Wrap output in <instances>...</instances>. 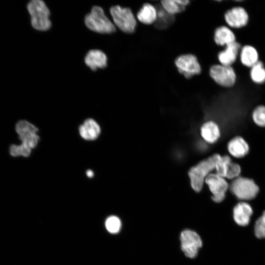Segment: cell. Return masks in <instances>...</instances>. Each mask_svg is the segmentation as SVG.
<instances>
[{"instance_id": "obj_1", "label": "cell", "mask_w": 265, "mask_h": 265, "mask_svg": "<svg viewBox=\"0 0 265 265\" xmlns=\"http://www.w3.org/2000/svg\"><path fill=\"white\" fill-rule=\"evenodd\" d=\"M220 157L218 154H213L190 168L188 174L191 187L195 191L201 190L206 178L215 170L216 162Z\"/></svg>"}, {"instance_id": "obj_2", "label": "cell", "mask_w": 265, "mask_h": 265, "mask_svg": "<svg viewBox=\"0 0 265 265\" xmlns=\"http://www.w3.org/2000/svg\"><path fill=\"white\" fill-rule=\"evenodd\" d=\"M27 8L31 16V25L34 28L45 31L51 27L50 12L43 1L32 0L28 3Z\"/></svg>"}, {"instance_id": "obj_3", "label": "cell", "mask_w": 265, "mask_h": 265, "mask_svg": "<svg viewBox=\"0 0 265 265\" xmlns=\"http://www.w3.org/2000/svg\"><path fill=\"white\" fill-rule=\"evenodd\" d=\"M85 24L90 30L101 33H111L115 31V27L105 15L102 8L95 6L91 12L86 15Z\"/></svg>"}, {"instance_id": "obj_4", "label": "cell", "mask_w": 265, "mask_h": 265, "mask_svg": "<svg viewBox=\"0 0 265 265\" xmlns=\"http://www.w3.org/2000/svg\"><path fill=\"white\" fill-rule=\"evenodd\" d=\"M15 131L21 141L19 145L31 152L37 146L40 139L37 128L29 122L22 120L16 123Z\"/></svg>"}, {"instance_id": "obj_5", "label": "cell", "mask_w": 265, "mask_h": 265, "mask_svg": "<svg viewBox=\"0 0 265 265\" xmlns=\"http://www.w3.org/2000/svg\"><path fill=\"white\" fill-rule=\"evenodd\" d=\"M230 189L234 195L241 200H251L259 191V187L253 180L241 176L232 180Z\"/></svg>"}, {"instance_id": "obj_6", "label": "cell", "mask_w": 265, "mask_h": 265, "mask_svg": "<svg viewBox=\"0 0 265 265\" xmlns=\"http://www.w3.org/2000/svg\"><path fill=\"white\" fill-rule=\"evenodd\" d=\"M110 13L114 24L122 31L131 33L134 31L136 22L130 8L114 6L110 8Z\"/></svg>"}, {"instance_id": "obj_7", "label": "cell", "mask_w": 265, "mask_h": 265, "mask_svg": "<svg viewBox=\"0 0 265 265\" xmlns=\"http://www.w3.org/2000/svg\"><path fill=\"white\" fill-rule=\"evenodd\" d=\"M180 240L182 251L189 258L195 257L199 248L202 246V241L199 235L189 229L182 232Z\"/></svg>"}, {"instance_id": "obj_8", "label": "cell", "mask_w": 265, "mask_h": 265, "mask_svg": "<svg viewBox=\"0 0 265 265\" xmlns=\"http://www.w3.org/2000/svg\"><path fill=\"white\" fill-rule=\"evenodd\" d=\"M205 183L212 193V200L216 203L222 202L225 197L229 185L225 178L215 173H211L206 178Z\"/></svg>"}, {"instance_id": "obj_9", "label": "cell", "mask_w": 265, "mask_h": 265, "mask_svg": "<svg viewBox=\"0 0 265 265\" xmlns=\"http://www.w3.org/2000/svg\"><path fill=\"white\" fill-rule=\"evenodd\" d=\"M210 75L217 84L224 87L232 86L236 80L235 72L231 66L213 65L210 68Z\"/></svg>"}, {"instance_id": "obj_10", "label": "cell", "mask_w": 265, "mask_h": 265, "mask_svg": "<svg viewBox=\"0 0 265 265\" xmlns=\"http://www.w3.org/2000/svg\"><path fill=\"white\" fill-rule=\"evenodd\" d=\"M175 65L178 71L186 78L200 73L201 66L196 57L191 54L182 55L176 58Z\"/></svg>"}, {"instance_id": "obj_11", "label": "cell", "mask_w": 265, "mask_h": 265, "mask_svg": "<svg viewBox=\"0 0 265 265\" xmlns=\"http://www.w3.org/2000/svg\"><path fill=\"white\" fill-rule=\"evenodd\" d=\"M225 19L229 26L235 28H239L247 24L248 16L243 8L235 7L226 12Z\"/></svg>"}, {"instance_id": "obj_12", "label": "cell", "mask_w": 265, "mask_h": 265, "mask_svg": "<svg viewBox=\"0 0 265 265\" xmlns=\"http://www.w3.org/2000/svg\"><path fill=\"white\" fill-rule=\"evenodd\" d=\"M227 149L233 157L242 158L249 153L250 148L249 144L242 137L236 136L228 142Z\"/></svg>"}, {"instance_id": "obj_13", "label": "cell", "mask_w": 265, "mask_h": 265, "mask_svg": "<svg viewBox=\"0 0 265 265\" xmlns=\"http://www.w3.org/2000/svg\"><path fill=\"white\" fill-rule=\"evenodd\" d=\"M80 136L84 140L92 141L96 139L101 133L98 123L92 118L86 119L79 128Z\"/></svg>"}, {"instance_id": "obj_14", "label": "cell", "mask_w": 265, "mask_h": 265, "mask_svg": "<svg viewBox=\"0 0 265 265\" xmlns=\"http://www.w3.org/2000/svg\"><path fill=\"white\" fill-rule=\"evenodd\" d=\"M253 210L250 205L245 202L238 203L233 210L235 222L239 225L244 226L249 223Z\"/></svg>"}, {"instance_id": "obj_15", "label": "cell", "mask_w": 265, "mask_h": 265, "mask_svg": "<svg viewBox=\"0 0 265 265\" xmlns=\"http://www.w3.org/2000/svg\"><path fill=\"white\" fill-rule=\"evenodd\" d=\"M84 61L86 65L93 71L97 68H104L107 65L106 55L98 50L89 51L85 57Z\"/></svg>"}, {"instance_id": "obj_16", "label": "cell", "mask_w": 265, "mask_h": 265, "mask_svg": "<svg viewBox=\"0 0 265 265\" xmlns=\"http://www.w3.org/2000/svg\"><path fill=\"white\" fill-rule=\"evenodd\" d=\"M240 48L239 43L236 41L226 45L225 49L218 53V58L221 64L230 66L237 58Z\"/></svg>"}, {"instance_id": "obj_17", "label": "cell", "mask_w": 265, "mask_h": 265, "mask_svg": "<svg viewBox=\"0 0 265 265\" xmlns=\"http://www.w3.org/2000/svg\"><path fill=\"white\" fill-rule=\"evenodd\" d=\"M200 131L203 138L209 143L215 142L220 137V132L219 127L213 121L204 123L201 127Z\"/></svg>"}, {"instance_id": "obj_18", "label": "cell", "mask_w": 265, "mask_h": 265, "mask_svg": "<svg viewBox=\"0 0 265 265\" xmlns=\"http://www.w3.org/2000/svg\"><path fill=\"white\" fill-rule=\"evenodd\" d=\"M157 15L156 8L150 3H145L138 11L137 18L142 23L150 25L155 23Z\"/></svg>"}, {"instance_id": "obj_19", "label": "cell", "mask_w": 265, "mask_h": 265, "mask_svg": "<svg viewBox=\"0 0 265 265\" xmlns=\"http://www.w3.org/2000/svg\"><path fill=\"white\" fill-rule=\"evenodd\" d=\"M214 39L217 45L226 46L235 42V36L230 28L221 26L215 30Z\"/></svg>"}, {"instance_id": "obj_20", "label": "cell", "mask_w": 265, "mask_h": 265, "mask_svg": "<svg viewBox=\"0 0 265 265\" xmlns=\"http://www.w3.org/2000/svg\"><path fill=\"white\" fill-rule=\"evenodd\" d=\"M161 2L162 8L168 13L174 16L183 11L189 1L185 0H164Z\"/></svg>"}, {"instance_id": "obj_21", "label": "cell", "mask_w": 265, "mask_h": 265, "mask_svg": "<svg viewBox=\"0 0 265 265\" xmlns=\"http://www.w3.org/2000/svg\"><path fill=\"white\" fill-rule=\"evenodd\" d=\"M258 54L256 50L252 46L246 45L241 51L240 60L245 66L252 67L258 61Z\"/></svg>"}, {"instance_id": "obj_22", "label": "cell", "mask_w": 265, "mask_h": 265, "mask_svg": "<svg viewBox=\"0 0 265 265\" xmlns=\"http://www.w3.org/2000/svg\"><path fill=\"white\" fill-rule=\"evenodd\" d=\"M250 76L255 82L262 83L265 81V69L261 62L258 61L251 67Z\"/></svg>"}, {"instance_id": "obj_23", "label": "cell", "mask_w": 265, "mask_h": 265, "mask_svg": "<svg viewBox=\"0 0 265 265\" xmlns=\"http://www.w3.org/2000/svg\"><path fill=\"white\" fill-rule=\"evenodd\" d=\"M157 18L155 22L156 26L159 28H164L168 27L174 20L173 15L168 13L163 8L162 10L158 11Z\"/></svg>"}, {"instance_id": "obj_24", "label": "cell", "mask_w": 265, "mask_h": 265, "mask_svg": "<svg viewBox=\"0 0 265 265\" xmlns=\"http://www.w3.org/2000/svg\"><path fill=\"white\" fill-rule=\"evenodd\" d=\"M231 161V158L228 155L221 156L216 162L215 173L225 178L228 165Z\"/></svg>"}, {"instance_id": "obj_25", "label": "cell", "mask_w": 265, "mask_h": 265, "mask_svg": "<svg viewBox=\"0 0 265 265\" xmlns=\"http://www.w3.org/2000/svg\"><path fill=\"white\" fill-rule=\"evenodd\" d=\"M105 226L108 232L111 234L118 233L121 227L120 219L116 216L111 215L105 221Z\"/></svg>"}, {"instance_id": "obj_26", "label": "cell", "mask_w": 265, "mask_h": 265, "mask_svg": "<svg viewBox=\"0 0 265 265\" xmlns=\"http://www.w3.org/2000/svg\"><path fill=\"white\" fill-rule=\"evenodd\" d=\"M252 118L256 125L260 127H265V106H257L252 112Z\"/></svg>"}, {"instance_id": "obj_27", "label": "cell", "mask_w": 265, "mask_h": 265, "mask_svg": "<svg viewBox=\"0 0 265 265\" xmlns=\"http://www.w3.org/2000/svg\"><path fill=\"white\" fill-rule=\"evenodd\" d=\"M241 172V168L239 164L231 161L228 165L225 178L233 180L240 176Z\"/></svg>"}, {"instance_id": "obj_28", "label": "cell", "mask_w": 265, "mask_h": 265, "mask_svg": "<svg viewBox=\"0 0 265 265\" xmlns=\"http://www.w3.org/2000/svg\"><path fill=\"white\" fill-rule=\"evenodd\" d=\"M255 234L258 238H265V219L262 215L255 223Z\"/></svg>"}, {"instance_id": "obj_29", "label": "cell", "mask_w": 265, "mask_h": 265, "mask_svg": "<svg viewBox=\"0 0 265 265\" xmlns=\"http://www.w3.org/2000/svg\"><path fill=\"white\" fill-rule=\"evenodd\" d=\"M86 175L88 178H92L94 176V173L92 170L88 169L86 172Z\"/></svg>"}, {"instance_id": "obj_30", "label": "cell", "mask_w": 265, "mask_h": 265, "mask_svg": "<svg viewBox=\"0 0 265 265\" xmlns=\"http://www.w3.org/2000/svg\"><path fill=\"white\" fill-rule=\"evenodd\" d=\"M262 216L265 218V211L263 212Z\"/></svg>"}]
</instances>
